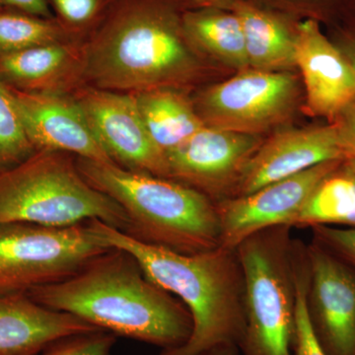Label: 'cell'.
<instances>
[{"mask_svg":"<svg viewBox=\"0 0 355 355\" xmlns=\"http://www.w3.org/2000/svg\"><path fill=\"white\" fill-rule=\"evenodd\" d=\"M196 7H221L230 9L237 0H181Z\"/></svg>","mask_w":355,"mask_h":355,"instance_id":"32","label":"cell"},{"mask_svg":"<svg viewBox=\"0 0 355 355\" xmlns=\"http://www.w3.org/2000/svg\"><path fill=\"white\" fill-rule=\"evenodd\" d=\"M89 226L105 245L132 254L151 282L175 294L190 312L188 342L161 355H200L220 345L239 349L245 330V279L236 249L181 254L135 239L100 220Z\"/></svg>","mask_w":355,"mask_h":355,"instance_id":"2","label":"cell"},{"mask_svg":"<svg viewBox=\"0 0 355 355\" xmlns=\"http://www.w3.org/2000/svg\"><path fill=\"white\" fill-rule=\"evenodd\" d=\"M2 355H37L35 354H2Z\"/></svg>","mask_w":355,"mask_h":355,"instance_id":"35","label":"cell"},{"mask_svg":"<svg viewBox=\"0 0 355 355\" xmlns=\"http://www.w3.org/2000/svg\"><path fill=\"white\" fill-rule=\"evenodd\" d=\"M340 130L352 159H355V99L333 121Z\"/></svg>","mask_w":355,"mask_h":355,"instance_id":"29","label":"cell"},{"mask_svg":"<svg viewBox=\"0 0 355 355\" xmlns=\"http://www.w3.org/2000/svg\"><path fill=\"white\" fill-rule=\"evenodd\" d=\"M291 228H266L236 248L245 279L242 355H294L297 240Z\"/></svg>","mask_w":355,"mask_h":355,"instance_id":"6","label":"cell"},{"mask_svg":"<svg viewBox=\"0 0 355 355\" xmlns=\"http://www.w3.org/2000/svg\"><path fill=\"white\" fill-rule=\"evenodd\" d=\"M35 151L12 92L0 80V173L20 164Z\"/></svg>","mask_w":355,"mask_h":355,"instance_id":"23","label":"cell"},{"mask_svg":"<svg viewBox=\"0 0 355 355\" xmlns=\"http://www.w3.org/2000/svg\"><path fill=\"white\" fill-rule=\"evenodd\" d=\"M73 36L55 18L0 8V57L41 44L70 41Z\"/></svg>","mask_w":355,"mask_h":355,"instance_id":"22","label":"cell"},{"mask_svg":"<svg viewBox=\"0 0 355 355\" xmlns=\"http://www.w3.org/2000/svg\"><path fill=\"white\" fill-rule=\"evenodd\" d=\"M55 8L58 21L72 34L97 25L112 0H48Z\"/></svg>","mask_w":355,"mask_h":355,"instance_id":"25","label":"cell"},{"mask_svg":"<svg viewBox=\"0 0 355 355\" xmlns=\"http://www.w3.org/2000/svg\"><path fill=\"white\" fill-rule=\"evenodd\" d=\"M73 98L114 163L166 178L164 154L149 137L135 94L88 87L77 90Z\"/></svg>","mask_w":355,"mask_h":355,"instance_id":"11","label":"cell"},{"mask_svg":"<svg viewBox=\"0 0 355 355\" xmlns=\"http://www.w3.org/2000/svg\"><path fill=\"white\" fill-rule=\"evenodd\" d=\"M99 330L73 315L39 304L27 293L0 294V355L38 354L62 338Z\"/></svg>","mask_w":355,"mask_h":355,"instance_id":"16","label":"cell"},{"mask_svg":"<svg viewBox=\"0 0 355 355\" xmlns=\"http://www.w3.org/2000/svg\"><path fill=\"white\" fill-rule=\"evenodd\" d=\"M355 228V174L347 161L324 178L292 220L291 227Z\"/></svg>","mask_w":355,"mask_h":355,"instance_id":"21","label":"cell"},{"mask_svg":"<svg viewBox=\"0 0 355 355\" xmlns=\"http://www.w3.org/2000/svg\"><path fill=\"white\" fill-rule=\"evenodd\" d=\"M183 13L170 0H112L83 44L84 78L130 94L188 78L195 62Z\"/></svg>","mask_w":355,"mask_h":355,"instance_id":"3","label":"cell"},{"mask_svg":"<svg viewBox=\"0 0 355 355\" xmlns=\"http://www.w3.org/2000/svg\"><path fill=\"white\" fill-rule=\"evenodd\" d=\"M314 241L355 268V228L314 226Z\"/></svg>","mask_w":355,"mask_h":355,"instance_id":"28","label":"cell"},{"mask_svg":"<svg viewBox=\"0 0 355 355\" xmlns=\"http://www.w3.org/2000/svg\"><path fill=\"white\" fill-rule=\"evenodd\" d=\"M135 96L149 137L164 156L205 125L190 103L174 91L158 88Z\"/></svg>","mask_w":355,"mask_h":355,"instance_id":"19","label":"cell"},{"mask_svg":"<svg viewBox=\"0 0 355 355\" xmlns=\"http://www.w3.org/2000/svg\"><path fill=\"white\" fill-rule=\"evenodd\" d=\"M347 165L349 166L350 169L354 171L355 174V159H352V160L347 161Z\"/></svg>","mask_w":355,"mask_h":355,"instance_id":"34","label":"cell"},{"mask_svg":"<svg viewBox=\"0 0 355 355\" xmlns=\"http://www.w3.org/2000/svg\"><path fill=\"white\" fill-rule=\"evenodd\" d=\"M306 303L326 355H355V270L319 243L306 245Z\"/></svg>","mask_w":355,"mask_h":355,"instance_id":"10","label":"cell"},{"mask_svg":"<svg viewBox=\"0 0 355 355\" xmlns=\"http://www.w3.org/2000/svg\"><path fill=\"white\" fill-rule=\"evenodd\" d=\"M296 96L289 72L253 69L209 89L200 108L210 125L253 135L284 118Z\"/></svg>","mask_w":355,"mask_h":355,"instance_id":"8","label":"cell"},{"mask_svg":"<svg viewBox=\"0 0 355 355\" xmlns=\"http://www.w3.org/2000/svg\"><path fill=\"white\" fill-rule=\"evenodd\" d=\"M10 90L36 151H60L77 158L114 163L73 97L58 93Z\"/></svg>","mask_w":355,"mask_h":355,"instance_id":"14","label":"cell"},{"mask_svg":"<svg viewBox=\"0 0 355 355\" xmlns=\"http://www.w3.org/2000/svg\"><path fill=\"white\" fill-rule=\"evenodd\" d=\"M307 256L304 248L296 254V324L293 340L294 355H326L318 343L311 327L308 315L306 293H307Z\"/></svg>","mask_w":355,"mask_h":355,"instance_id":"24","label":"cell"},{"mask_svg":"<svg viewBox=\"0 0 355 355\" xmlns=\"http://www.w3.org/2000/svg\"><path fill=\"white\" fill-rule=\"evenodd\" d=\"M27 294L49 309L162 350L182 347L193 331L186 306L151 282L132 254L114 248L67 279Z\"/></svg>","mask_w":355,"mask_h":355,"instance_id":"1","label":"cell"},{"mask_svg":"<svg viewBox=\"0 0 355 355\" xmlns=\"http://www.w3.org/2000/svg\"><path fill=\"white\" fill-rule=\"evenodd\" d=\"M0 8L10 9L53 19L48 0H0Z\"/></svg>","mask_w":355,"mask_h":355,"instance_id":"30","label":"cell"},{"mask_svg":"<svg viewBox=\"0 0 355 355\" xmlns=\"http://www.w3.org/2000/svg\"><path fill=\"white\" fill-rule=\"evenodd\" d=\"M77 167L91 186L125 210L123 232L146 244L181 254H198L220 246L216 203L174 180L133 172L116 163L77 158Z\"/></svg>","mask_w":355,"mask_h":355,"instance_id":"4","label":"cell"},{"mask_svg":"<svg viewBox=\"0 0 355 355\" xmlns=\"http://www.w3.org/2000/svg\"><path fill=\"white\" fill-rule=\"evenodd\" d=\"M83 78V44L76 39L0 57V80L14 90L65 94Z\"/></svg>","mask_w":355,"mask_h":355,"instance_id":"17","label":"cell"},{"mask_svg":"<svg viewBox=\"0 0 355 355\" xmlns=\"http://www.w3.org/2000/svg\"><path fill=\"white\" fill-rule=\"evenodd\" d=\"M352 159L334 123L324 127L287 130L273 135L257 149L243 168L232 198L250 195L322 163Z\"/></svg>","mask_w":355,"mask_h":355,"instance_id":"13","label":"cell"},{"mask_svg":"<svg viewBox=\"0 0 355 355\" xmlns=\"http://www.w3.org/2000/svg\"><path fill=\"white\" fill-rule=\"evenodd\" d=\"M284 12L304 16V19L321 21L329 19L343 4L350 0H251Z\"/></svg>","mask_w":355,"mask_h":355,"instance_id":"27","label":"cell"},{"mask_svg":"<svg viewBox=\"0 0 355 355\" xmlns=\"http://www.w3.org/2000/svg\"><path fill=\"white\" fill-rule=\"evenodd\" d=\"M251 133L205 123L165 153L166 178L195 189L210 200L220 193L233 197L243 168L260 147Z\"/></svg>","mask_w":355,"mask_h":355,"instance_id":"9","label":"cell"},{"mask_svg":"<svg viewBox=\"0 0 355 355\" xmlns=\"http://www.w3.org/2000/svg\"><path fill=\"white\" fill-rule=\"evenodd\" d=\"M340 37V43L338 46L345 53L355 70V33L343 32Z\"/></svg>","mask_w":355,"mask_h":355,"instance_id":"31","label":"cell"},{"mask_svg":"<svg viewBox=\"0 0 355 355\" xmlns=\"http://www.w3.org/2000/svg\"><path fill=\"white\" fill-rule=\"evenodd\" d=\"M116 340L109 331H91L58 340L37 355H110Z\"/></svg>","mask_w":355,"mask_h":355,"instance_id":"26","label":"cell"},{"mask_svg":"<svg viewBox=\"0 0 355 355\" xmlns=\"http://www.w3.org/2000/svg\"><path fill=\"white\" fill-rule=\"evenodd\" d=\"M350 1H352V0H350Z\"/></svg>","mask_w":355,"mask_h":355,"instance_id":"36","label":"cell"},{"mask_svg":"<svg viewBox=\"0 0 355 355\" xmlns=\"http://www.w3.org/2000/svg\"><path fill=\"white\" fill-rule=\"evenodd\" d=\"M295 65L302 73L308 111L333 123L355 99V70L340 49L324 36L319 21H299Z\"/></svg>","mask_w":355,"mask_h":355,"instance_id":"15","label":"cell"},{"mask_svg":"<svg viewBox=\"0 0 355 355\" xmlns=\"http://www.w3.org/2000/svg\"><path fill=\"white\" fill-rule=\"evenodd\" d=\"M200 355H241L240 350L236 345H220L203 352Z\"/></svg>","mask_w":355,"mask_h":355,"instance_id":"33","label":"cell"},{"mask_svg":"<svg viewBox=\"0 0 355 355\" xmlns=\"http://www.w3.org/2000/svg\"><path fill=\"white\" fill-rule=\"evenodd\" d=\"M183 24L191 43L234 67H249L241 20L234 11L193 7L184 11Z\"/></svg>","mask_w":355,"mask_h":355,"instance_id":"20","label":"cell"},{"mask_svg":"<svg viewBox=\"0 0 355 355\" xmlns=\"http://www.w3.org/2000/svg\"><path fill=\"white\" fill-rule=\"evenodd\" d=\"M230 9L241 20L249 67L280 71L295 65L296 35L300 20L251 0H237Z\"/></svg>","mask_w":355,"mask_h":355,"instance_id":"18","label":"cell"},{"mask_svg":"<svg viewBox=\"0 0 355 355\" xmlns=\"http://www.w3.org/2000/svg\"><path fill=\"white\" fill-rule=\"evenodd\" d=\"M343 162L322 163L250 195L216 202L220 219V246L235 250L254 233L275 226H291L320 182Z\"/></svg>","mask_w":355,"mask_h":355,"instance_id":"12","label":"cell"},{"mask_svg":"<svg viewBox=\"0 0 355 355\" xmlns=\"http://www.w3.org/2000/svg\"><path fill=\"white\" fill-rule=\"evenodd\" d=\"M110 249L88 222L67 227L0 223V294L28 293L67 279Z\"/></svg>","mask_w":355,"mask_h":355,"instance_id":"7","label":"cell"},{"mask_svg":"<svg viewBox=\"0 0 355 355\" xmlns=\"http://www.w3.org/2000/svg\"><path fill=\"white\" fill-rule=\"evenodd\" d=\"M72 156L37 150L0 173V223L67 227L100 220L127 231L125 210L84 179Z\"/></svg>","mask_w":355,"mask_h":355,"instance_id":"5","label":"cell"}]
</instances>
